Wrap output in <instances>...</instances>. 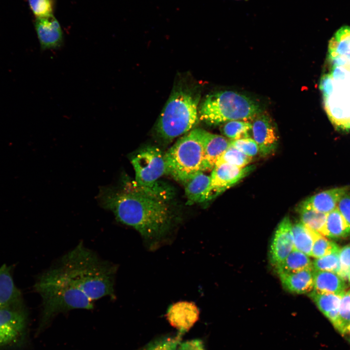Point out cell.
I'll return each mask as SVG.
<instances>
[{
    "label": "cell",
    "instance_id": "d590c367",
    "mask_svg": "<svg viewBox=\"0 0 350 350\" xmlns=\"http://www.w3.org/2000/svg\"><path fill=\"white\" fill-rule=\"evenodd\" d=\"M319 88L323 94V101L328 100L333 90L330 74H325L321 77Z\"/></svg>",
    "mask_w": 350,
    "mask_h": 350
},
{
    "label": "cell",
    "instance_id": "44dd1931",
    "mask_svg": "<svg viewBox=\"0 0 350 350\" xmlns=\"http://www.w3.org/2000/svg\"><path fill=\"white\" fill-rule=\"evenodd\" d=\"M323 236L335 240L350 236V225L337 207L327 214Z\"/></svg>",
    "mask_w": 350,
    "mask_h": 350
},
{
    "label": "cell",
    "instance_id": "8fae6325",
    "mask_svg": "<svg viewBox=\"0 0 350 350\" xmlns=\"http://www.w3.org/2000/svg\"><path fill=\"white\" fill-rule=\"evenodd\" d=\"M292 224L288 217H285L278 226L274 233L270 248L269 256L271 263L277 266L294 249Z\"/></svg>",
    "mask_w": 350,
    "mask_h": 350
},
{
    "label": "cell",
    "instance_id": "277c9868",
    "mask_svg": "<svg viewBox=\"0 0 350 350\" xmlns=\"http://www.w3.org/2000/svg\"><path fill=\"white\" fill-rule=\"evenodd\" d=\"M262 108L255 101L239 93L220 91L207 96L199 110L201 120L218 125L234 120L254 119Z\"/></svg>",
    "mask_w": 350,
    "mask_h": 350
},
{
    "label": "cell",
    "instance_id": "484cf974",
    "mask_svg": "<svg viewBox=\"0 0 350 350\" xmlns=\"http://www.w3.org/2000/svg\"><path fill=\"white\" fill-rule=\"evenodd\" d=\"M252 124L246 121L234 120L227 122L222 128L224 135L231 140L250 137Z\"/></svg>",
    "mask_w": 350,
    "mask_h": 350
},
{
    "label": "cell",
    "instance_id": "ac0fdd59",
    "mask_svg": "<svg viewBox=\"0 0 350 350\" xmlns=\"http://www.w3.org/2000/svg\"><path fill=\"white\" fill-rule=\"evenodd\" d=\"M284 288L298 294L310 293L314 289L313 269L279 274Z\"/></svg>",
    "mask_w": 350,
    "mask_h": 350
},
{
    "label": "cell",
    "instance_id": "4dcf8cb0",
    "mask_svg": "<svg viewBox=\"0 0 350 350\" xmlns=\"http://www.w3.org/2000/svg\"><path fill=\"white\" fill-rule=\"evenodd\" d=\"M180 337L178 336H164L148 343L140 350H177Z\"/></svg>",
    "mask_w": 350,
    "mask_h": 350
},
{
    "label": "cell",
    "instance_id": "603a6c76",
    "mask_svg": "<svg viewBox=\"0 0 350 350\" xmlns=\"http://www.w3.org/2000/svg\"><path fill=\"white\" fill-rule=\"evenodd\" d=\"M344 55L350 58V26L339 29L329 41L328 58Z\"/></svg>",
    "mask_w": 350,
    "mask_h": 350
},
{
    "label": "cell",
    "instance_id": "6da1fadb",
    "mask_svg": "<svg viewBox=\"0 0 350 350\" xmlns=\"http://www.w3.org/2000/svg\"><path fill=\"white\" fill-rule=\"evenodd\" d=\"M97 198L117 221L137 230L148 250H156L174 239L176 219L168 201L135 181L123 178L118 185L101 187Z\"/></svg>",
    "mask_w": 350,
    "mask_h": 350
},
{
    "label": "cell",
    "instance_id": "d6986e66",
    "mask_svg": "<svg viewBox=\"0 0 350 350\" xmlns=\"http://www.w3.org/2000/svg\"><path fill=\"white\" fill-rule=\"evenodd\" d=\"M314 290L320 293L343 295L345 280L337 273L328 271L313 270Z\"/></svg>",
    "mask_w": 350,
    "mask_h": 350
},
{
    "label": "cell",
    "instance_id": "1f68e13d",
    "mask_svg": "<svg viewBox=\"0 0 350 350\" xmlns=\"http://www.w3.org/2000/svg\"><path fill=\"white\" fill-rule=\"evenodd\" d=\"M30 7L36 18L53 15L54 0H28Z\"/></svg>",
    "mask_w": 350,
    "mask_h": 350
},
{
    "label": "cell",
    "instance_id": "83f0119b",
    "mask_svg": "<svg viewBox=\"0 0 350 350\" xmlns=\"http://www.w3.org/2000/svg\"><path fill=\"white\" fill-rule=\"evenodd\" d=\"M340 249L339 246H338L331 253L315 259L312 262L313 270L328 271L338 274Z\"/></svg>",
    "mask_w": 350,
    "mask_h": 350
},
{
    "label": "cell",
    "instance_id": "d4e9b609",
    "mask_svg": "<svg viewBox=\"0 0 350 350\" xmlns=\"http://www.w3.org/2000/svg\"><path fill=\"white\" fill-rule=\"evenodd\" d=\"M300 221L311 229L324 235L327 214L318 211L301 203L298 208Z\"/></svg>",
    "mask_w": 350,
    "mask_h": 350
},
{
    "label": "cell",
    "instance_id": "ba28073f",
    "mask_svg": "<svg viewBox=\"0 0 350 350\" xmlns=\"http://www.w3.org/2000/svg\"><path fill=\"white\" fill-rule=\"evenodd\" d=\"M27 324L28 315L23 306L0 309V350L23 342Z\"/></svg>",
    "mask_w": 350,
    "mask_h": 350
},
{
    "label": "cell",
    "instance_id": "ffe728a7",
    "mask_svg": "<svg viewBox=\"0 0 350 350\" xmlns=\"http://www.w3.org/2000/svg\"><path fill=\"white\" fill-rule=\"evenodd\" d=\"M343 295L324 293L313 290L309 294L319 310L333 326L338 314V309Z\"/></svg>",
    "mask_w": 350,
    "mask_h": 350
},
{
    "label": "cell",
    "instance_id": "52a82bcc",
    "mask_svg": "<svg viewBox=\"0 0 350 350\" xmlns=\"http://www.w3.org/2000/svg\"><path fill=\"white\" fill-rule=\"evenodd\" d=\"M131 163L135 173V182L139 186L152 187L166 174L164 155L156 147H148L131 156Z\"/></svg>",
    "mask_w": 350,
    "mask_h": 350
},
{
    "label": "cell",
    "instance_id": "f35d334b",
    "mask_svg": "<svg viewBox=\"0 0 350 350\" xmlns=\"http://www.w3.org/2000/svg\"><path fill=\"white\" fill-rule=\"evenodd\" d=\"M343 336L345 337L348 341L350 343V324L348 327Z\"/></svg>",
    "mask_w": 350,
    "mask_h": 350
},
{
    "label": "cell",
    "instance_id": "7c38bea8",
    "mask_svg": "<svg viewBox=\"0 0 350 350\" xmlns=\"http://www.w3.org/2000/svg\"><path fill=\"white\" fill-rule=\"evenodd\" d=\"M35 27L42 51L57 50L63 46V31L53 15L36 18Z\"/></svg>",
    "mask_w": 350,
    "mask_h": 350
},
{
    "label": "cell",
    "instance_id": "f546056e",
    "mask_svg": "<svg viewBox=\"0 0 350 350\" xmlns=\"http://www.w3.org/2000/svg\"><path fill=\"white\" fill-rule=\"evenodd\" d=\"M338 246L333 242L329 240L325 236L315 232L311 256L315 259L331 253Z\"/></svg>",
    "mask_w": 350,
    "mask_h": 350
},
{
    "label": "cell",
    "instance_id": "8d00e7d4",
    "mask_svg": "<svg viewBox=\"0 0 350 350\" xmlns=\"http://www.w3.org/2000/svg\"><path fill=\"white\" fill-rule=\"evenodd\" d=\"M177 350H206L203 341L200 339H193L180 342Z\"/></svg>",
    "mask_w": 350,
    "mask_h": 350
},
{
    "label": "cell",
    "instance_id": "30bf717a",
    "mask_svg": "<svg viewBox=\"0 0 350 350\" xmlns=\"http://www.w3.org/2000/svg\"><path fill=\"white\" fill-rule=\"evenodd\" d=\"M251 131L261 156H268L275 151L279 138L275 126L268 115L261 113L253 119Z\"/></svg>",
    "mask_w": 350,
    "mask_h": 350
},
{
    "label": "cell",
    "instance_id": "b9f144b4",
    "mask_svg": "<svg viewBox=\"0 0 350 350\" xmlns=\"http://www.w3.org/2000/svg\"><path fill=\"white\" fill-rule=\"evenodd\" d=\"M0 309H1V308H0Z\"/></svg>",
    "mask_w": 350,
    "mask_h": 350
},
{
    "label": "cell",
    "instance_id": "9c48e42d",
    "mask_svg": "<svg viewBox=\"0 0 350 350\" xmlns=\"http://www.w3.org/2000/svg\"><path fill=\"white\" fill-rule=\"evenodd\" d=\"M253 165L241 168L227 163L216 164L212 170L210 200L217 196L248 175Z\"/></svg>",
    "mask_w": 350,
    "mask_h": 350
},
{
    "label": "cell",
    "instance_id": "4316f807",
    "mask_svg": "<svg viewBox=\"0 0 350 350\" xmlns=\"http://www.w3.org/2000/svg\"><path fill=\"white\" fill-rule=\"evenodd\" d=\"M350 324V289L343 294L339 305L334 328L343 336Z\"/></svg>",
    "mask_w": 350,
    "mask_h": 350
},
{
    "label": "cell",
    "instance_id": "3957f363",
    "mask_svg": "<svg viewBox=\"0 0 350 350\" xmlns=\"http://www.w3.org/2000/svg\"><path fill=\"white\" fill-rule=\"evenodd\" d=\"M35 289L42 299L39 333L60 313L73 309L91 310L94 302L81 291L56 265L37 279Z\"/></svg>",
    "mask_w": 350,
    "mask_h": 350
},
{
    "label": "cell",
    "instance_id": "5b68a950",
    "mask_svg": "<svg viewBox=\"0 0 350 350\" xmlns=\"http://www.w3.org/2000/svg\"><path fill=\"white\" fill-rule=\"evenodd\" d=\"M204 130L195 129L187 133L164 155L166 174L183 183L204 172Z\"/></svg>",
    "mask_w": 350,
    "mask_h": 350
},
{
    "label": "cell",
    "instance_id": "ab89813d",
    "mask_svg": "<svg viewBox=\"0 0 350 350\" xmlns=\"http://www.w3.org/2000/svg\"><path fill=\"white\" fill-rule=\"evenodd\" d=\"M348 280L350 282V268L349 272V273H348V280Z\"/></svg>",
    "mask_w": 350,
    "mask_h": 350
},
{
    "label": "cell",
    "instance_id": "f1b7e54d",
    "mask_svg": "<svg viewBox=\"0 0 350 350\" xmlns=\"http://www.w3.org/2000/svg\"><path fill=\"white\" fill-rule=\"evenodd\" d=\"M252 158L229 144L216 164L227 163L235 166L243 168L247 166Z\"/></svg>",
    "mask_w": 350,
    "mask_h": 350
},
{
    "label": "cell",
    "instance_id": "60d3db41",
    "mask_svg": "<svg viewBox=\"0 0 350 350\" xmlns=\"http://www.w3.org/2000/svg\"><path fill=\"white\" fill-rule=\"evenodd\" d=\"M245 0V1H248V0Z\"/></svg>",
    "mask_w": 350,
    "mask_h": 350
},
{
    "label": "cell",
    "instance_id": "7402d4cb",
    "mask_svg": "<svg viewBox=\"0 0 350 350\" xmlns=\"http://www.w3.org/2000/svg\"><path fill=\"white\" fill-rule=\"evenodd\" d=\"M275 268L278 274L295 272L307 269H313V263L309 256L294 249Z\"/></svg>",
    "mask_w": 350,
    "mask_h": 350
},
{
    "label": "cell",
    "instance_id": "e0dca14e",
    "mask_svg": "<svg viewBox=\"0 0 350 350\" xmlns=\"http://www.w3.org/2000/svg\"><path fill=\"white\" fill-rule=\"evenodd\" d=\"M350 187L345 186L330 189L314 194L301 203L318 211L328 214L337 207L341 196Z\"/></svg>",
    "mask_w": 350,
    "mask_h": 350
},
{
    "label": "cell",
    "instance_id": "74e56055",
    "mask_svg": "<svg viewBox=\"0 0 350 350\" xmlns=\"http://www.w3.org/2000/svg\"><path fill=\"white\" fill-rule=\"evenodd\" d=\"M330 75L336 80L343 79L345 77V73L336 67L332 69Z\"/></svg>",
    "mask_w": 350,
    "mask_h": 350
},
{
    "label": "cell",
    "instance_id": "5bb4252c",
    "mask_svg": "<svg viewBox=\"0 0 350 350\" xmlns=\"http://www.w3.org/2000/svg\"><path fill=\"white\" fill-rule=\"evenodd\" d=\"M22 306V294L14 283L11 268L3 264L0 267V308Z\"/></svg>",
    "mask_w": 350,
    "mask_h": 350
},
{
    "label": "cell",
    "instance_id": "836d02e7",
    "mask_svg": "<svg viewBox=\"0 0 350 350\" xmlns=\"http://www.w3.org/2000/svg\"><path fill=\"white\" fill-rule=\"evenodd\" d=\"M350 268V244L346 245L340 249L339 275L345 280H348Z\"/></svg>",
    "mask_w": 350,
    "mask_h": 350
},
{
    "label": "cell",
    "instance_id": "d6a6232c",
    "mask_svg": "<svg viewBox=\"0 0 350 350\" xmlns=\"http://www.w3.org/2000/svg\"><path fill=\"white\" fill-rule=\"evenodd\" d=\"M230 144L252 158L259 154L257 143L250 137L230 140Z\"/></svg>",
    "mask_w": 350,
    "mask_h": 350
},
{
    "label": "cell",
    "instance_id": "9a60e30c",
    "mask_svg": "<svg viewBox=\"0 0 350 350\" xmlns=\"http://www.w3.org/2000/svg\"><path fill=\"white\" fill-rule=\"evenodd\" d=\"M230 144V140L221 135L204 130L203 171L212 170Z\"/></svg>",
    "mask_w": 350,
    "mask_h": 350
},
{
    "label": "cell",
    "instance_id": "4fadbf2b",
    "mask_svg": "<svg viewBox=\"0 0 350 350\" xmlns=\"http://www.w3.org/2000/svg\"><path fill=\"white\" fill-rule=\"evenodd\" d=\"M199 311L193 302L181 301L172 304L166 317L170 325L183 333L189 331L198 320Z\"/></svg>",
    "mask_w": 350,
    "mask_h": 350
},
{
    "label": "cell",
    "instance_id": "7a4b0ae2",
    "mask_svg": "<svg viewBox=\"0 0 350 350\" xmlns=\"http://www.w3.org/2000/svg\"><path fill=\"white\" fill-rule=\"evenodd\" d=\"M56 265L91 300L115 298L116 264L104 260L80 242Z\"/></svg>",
    "mask_w": 350,
    "mask_h": 350
},
{
    "label": "cell",
    "instance_id": "8992f818",
    "mask_svg": "<svg viewBox=\"0 0 350 350\" xmlns=\"http://www.w3.org/2000/svg\"><path fill=\"white\" fill-rule=\"evenodd\" d=\"M198 99L187 91L173 93L166 104L158 122L156 130L166 140L189 131L198 121Z\"/></svg>",
    "mask_w": 350,
    "mask_h": 350
},
{
    "label": "cell",
    "instance_id": "cb8c5ba5",
    "mask_svg": "<svg viewBox=\"0 0 350 350\" xmlns=\"http://www.w3.org/2000/svg\"><path fill=\"white\" fill-rule=\"evenodd\" d=\"M315 232L301 222L292 225L294 249L311 256Z\"/></svg>",
    "mask_w": 350,
    "mask_h": 350
},
{
    "label": "cell",
    "instance_id": "2e32d148",
    "mask_svg": "<svg viewBox=\"0 0 350 350\" xmlns=\"http://www.w3.org/2000/svg\"><path fill=\"white\" fill-rule=\"evenodd\" d=\"M210 176L200 172L183 183L187 204L192 205L196 203L210 200Z\"/></svg>",
    "mask_w": 350,
    "mask_h": 350
},
{
    "label": "cell",
    "instance_id": "e575fe53",
    "mask_svg": "<svg viewBox=\"0 0 350 350\" xmlns=\"http://www.w3.org/2000/svg\"><path fill=\"white\" fill-rule=\"evenodd\" d=\"M336 207L350 225V189L339 198Z\"/></svg>",
    "mask_w": 350,
    "mask_h": 350
}]
</instances>
